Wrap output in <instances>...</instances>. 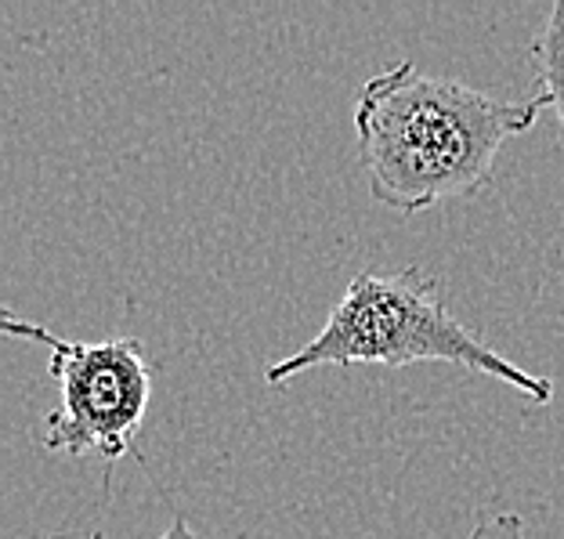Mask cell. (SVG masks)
I'll list each match as a JSON object with an SVG mask.
<instances>
[{"label": "cell", "instance_id": "8992f818", "mask_svg": "<svg viewBox=\"0 0 564 539\" xmlns=\"http://www.w3.org/2000/svg\"><path fill=\"white\" fill-rule=\"evenodd\" d=\"M156 539H199V536L192 532V525H188L182 515H177L171 525H166V532H163V536H156Z\"/></svg>", "mask_w": 564, "mask_h": 539}, {"label": "cell", "instance_id": "277c9868", "mask_svg": "<svg viewBox=\"0 0 564 539\" xmlns=\"http://www.w3.org/2000/svg\"><path fill=\"white\" fill-rule=\"evenodd\" d=\"M535 58V95H543L564 131V0H554L543 19V30L532 44Z\"/></svg>", "mask_w": 564, "mask_h": 539}, {"label": "cell", "instance_id": "7a4b0ae2", "mask_svg": "<svg viewBox=\"0 0 564 539\" xmlns=\"http://www.w3.org/2000/svg\"><path fill=\"white\" fill-rule=\"evenodd\" d=\"M413 363L464 366L470 374L510 384L532 406L554 402L550 377L521 369L459 323L442 301L438 282L420 265H409L405 272L394 276L358 272L337 308L326 315L323 330L297 352L268 366L264 380L279 388L318 366L405 369Z\"/></svg>", "mask_w": 564, "mask_h": 539}, {"label": "cell", "instance_id": "6da1fadb", "mask_svg": "<svg viewBox=\"0 0 564 539\" xmlns=\"http://www.w3.org/2000/svg\"><path fill=\"white\" fill-rule=\"evenodd\" d=\"M543 109V95L503 101L464 80L423 73L413 58L394 62L369 76L355 101L369 196L399 214L481 196L503 145L532 131Z\"/></svg>", "mask_w": 564, "mask_h": 539}, {"label": "cell", "instance_id": "3957f363", "mask_svg": "<svg viewBox=\"0 0 564 539\" xmlns=\"http://www.w3.org/2000/svg\"><path fill=\"white\" fill-rule=\"evenodd\" d=\"M8 337L36 341L47 348V374L58 384V409L44 420V449L69 456H98L101 464H120L138 453V431L152 399V366L145 344L134 337L69 341L47 326L0 312Z\"/></svg>", "mask_w": 564, "mask_h": 539}, {"label": "cell", "instance_id": "5b68a950", "mask_svg": "<svg viewBox=\"0 0 564 539\" xmlns=\"http://www.w3.org/2000/svg\"><path fill=\"white\" fill-rule=\"evenodd\" d=\"M467 539H524L521 515H489L470 529Z\"/></svg>", "mask_w": 564, "mask_h": 539}]
</instances>
